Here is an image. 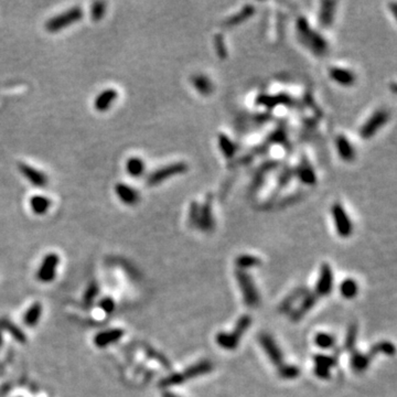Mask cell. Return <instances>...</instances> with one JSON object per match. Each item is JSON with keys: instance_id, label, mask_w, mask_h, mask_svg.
Returning a JSON list of instances; mask_svg holds the SVG:
<instances>
[{"instance_id": "obj_1", "label": "cell", "mask_w": 397, "mask_h": 397, "mask_svg": "<svg viewBox=\"0 0 397 397\" xmlns=\"http://www.w3.org/2000/svg\"><path fill=\"white\" fill-rule=\"evenodd\" d=\"M83 16H84V12L81 7H73L49 19L46 23V30L50 34H56L80 21Z\"/></svg>"}, {"instance_id": "obj_2", "label": "cell", "mask_w": 397, "mask_h": 397, "mask_svg": "<svg viewBox=\"0 0 397 397\" xmlns=\"http://www.w3.org/2000/svg\"><path fill=\"white\" fill-rule=\"evenodd\" d=\"M188 169L187 163H184L182 161L179 162H172L170 164L164 166V167L159 168L155 170L153 172L147 177V184L148 185H157L164 182L168 179L178 176V175H182Z\"/></svg>"}, {"instance_id": "obj_3", "label": "cell", "mask_w": 397, "mask_h": 397, "mask_svg": "<svg viewBox=\"0 0 397 397\" xmlns=\"http://www.w3.org/2000/svg\"><path fill=\"white\" fill-rule=\"evenodd\" d=\"M331 215L334 219L335 225L337 227V230L339 235L347 236L351 235L352 233V222L347 213V211L341 206L340 203H336L331 209Z\"/></svg>"}, {"instance_id": "obj_4", "label": "cell", "mask_w": 397, "mask_h": 397, "mask_svg": "<svg viewBox=\"0 0 397 397\" xmlns=\"http://www.w3.org/2000/svg\"><path fill=\"white\" fill-rule=\"evenodd\" d=\"M60 258L59 256L54 253L48 254L46 257L43 258L41 266L38 271V279L42 283H50L55 278V273L57 265H59Z\"/></svg>"}, {"instance_id": "obj_5", "label": "cell", "mask_w": 397, "mask_h": 397, "mask_svg": "<svg viewBox=\"0 0 397 397\" xmlns=\"http://www.w3.org/2000/svg\"><path fill=\"white\" fill-rule=\"evenodd\" d=\"M388 119V115L384 111H377L375 112L372 116H371L366 123H364L363 127H361L360 134L364 138H370L374 136L376 131L381 129V128L385 125V123Z\"/></svg>"}, {"instance_id": "obj_6", "label": "cell", "mask_w": 397, "mask_h": 397, "mask_svg": "<svg viewBox=\"0 0 397 397\" xmlns=\"http://www.w3.org/2000/svg\"><path fill=\"white\" fill-rule=\"evenodd\" d=\"M19 168V171L21 172V175L27 179V180L34 185V187H37V188H44L47 187L48 184V177L46 174H43L42 171L38 170L36 168L32 167V166L28 164V163H24V162H20L18 166Z\"/></svg>"}, {"instance_id": "obj_7", "label": "cell", "mask_w": 397, "mask_h": 397, "mask_svg": "<svg viewBox=\"0 0 397 397\" xmlns=\"http://www.w3.org/2000/svg\"><path fill=\"white\" fill-rule=\"evenodd\" d=\"M115 192H116V195L118 196L119 200L126 204V206H136L140 201L139 192L135 188L128 185L127 183L118 182L115 185Z\"/></svg>"}, {"instance_id": "obj_8", "label": "cell", "mask_w": 397, "mask_h": 397, "mask_svg": "<svg viewBox=\"0 0 397 397\" xmlns=\"http://www.w3.org/2000/svg\"><path fill=\"white\" fill-rule=\"evenodd\" d=\"M118 97V93L116 89L107 88L101 92L94 100V108L100 113L107 112L112 105L116 102Z\"/></svg>"}, {"instance_id": "obj_9", "label": "cell", "mask_w": 397, "mask_h": 397, "mask_svg": "<svg viewBox=\"0 0 397 397\" xmlns=\"http://www.w3.org/2000/svg\"><path fill=\"white\" fill-rule=\"evenodd\" d=\"M123 336H124V331L120 329H112V330L103 331L101 332V334L96 335V337L94 338V343L96 347L105 348L108 347L110 344L120 340Z\"/></svg>"}, {"instance_id": "obj_10", "label": "cell", "mask_w": 397, "mask_h": 397, "mask_svg": "<svg viewBox=\"0 0 397 397\" xmlns=\"http://www.w3.org/2000/svg\"><path fill=\"white\" fill-rule=\"evenodd\" d=\"M330 78L337 82L340 85H352L355 81L354 73L351 72L350 70L343 68H332L330 69Z\"/></svg>"}, {"instance_id": "obj_11", "label": "cell", "mask_w": 397, "mask_h": 397, "mask_svg": "<svg viewBox=\"0 0 397 397\" xmlns=\"http://www.w3.org/2000/svg\"><path fill=\"white\" fill-rule=\"evenodd\" d=\"M52 206V201L44 195H34L30 198V208L36 215L46 214Z\"/></svg>"}, {"instance_id": "obj_12", "label": "cell", "mask_w": 397, "mask_h": 397, "mask_svg": "<svg viewBox=\"0 0 397 397\" xmlns=\"http://www.w3.org/2000/svg\"><path fill=\"white\" fill-rule=\"evenodd\" d=\"M337 147L339 156L344 161H351L354 159V147L352 146L350 140L347 137H339L337 140Z\"/></svg>"}, {"instance_id": "obj_13", "label": "cell", "mask_w": 397, "mask_h": 397, "mask_svg": "<svg viewBox=\"0 0 397 397\" xmlns=\"http://www.w3.org/2000/svg\"><path fill=\"white\" fill-rule=\"evenodd\" d=\"M146 166L144 160L139 157H131L127 160L126 162V170L128 175H130L134 178H138L144 175Z\"/></svg>"}, {"instance_id": "obj_14", "label": "cell", "mask_w": 397, "mask_h": 397, "mask_svg": "<svg viewBox=\"0 0 397 397\" xmlns=\"http://www.w3.org/2000/svg\"><path fill=\"white\" fill-rule=\"evenodd\" d=\"M41 313H42V306H41V304H39V303L34 304L27 310V312L24 313L23 322L27 325H29V326L36 325L38 322H39Z\"/></svg>"}, {"instance_id": "obj_15", "label": "cell", "mask_w": 397, "mask_h": 397, "mask_svg": "<svg viewBox=\"0 0 397 397\" xmlns=\"http://www.w3.org/2000/svg\"><path fill=\"white\" fill-rule=\"evenodd\" d=\"M332 287V273L329 266H324L320 281L318 283V292L320 294H328Z\"/></svg>"}, {"instance_id": "obj_16", "label": "cell", "mask_w": 397, "mask_h": 397, "mask_svg": "<svg viewBox=\"0 0 397 397\" xmlns=\"http://www.w3.org/2000/svg\"><path fill=\"white\" fill-rule=\"evenodd\" d=\"M0 330H6V331L10 332V335L19 342L23 343V342H25V340H27V339H25L24 334H23V331L21 329H19L18 326H16L11 321H9V320L5 319V318L0 319Z\"/></svg>"}, {"instance_id": "obj_17", "label": "cell", "mask_w": 397, "mask_h": 397, "mask_svg": "<svg viewBox=\"0 0 397 397\" xmlns=\"http://www.w3.org/2000/svg\"><path fill=\"white\" fill-rule=\"evenodd\" d=\"M193 85H195L196 89L201 94H208L212 91V83L206 75H197L194 78Z\"/></svg>"}, {"instance_id": "obj_18", "label": "cell", "mask_w": 397, "mask_h": 397, "mask_svg": "<svg viewBox=\"0 0 397 397\" xmlns=\"http://www.w3.org/2000/svg\"><path fill=\"white\" fill-rule=\"evenodd\" d=\"M341 293L345 298H352L357 293V286L353 279L344 280L341 285Z\"/></svg>"}, {"instance_id": "obj_19", "label": "cell", "mask_w": 397, "mask_h": 397, "mask_svg": "<svg viewBox=\"0 0 397 397\" xmlns=\"http://www.w3.org/2000/svg\"><path fill=\"white\" fill-rule=\"evenodd\" d=\"M106 12V4L103 2H97L94 3L92 5V9H91V16L93 21H101L103 17L105 16Z\"/></svg>"}, {"instance_id": "obj_20", "label": "cell", "mask_w": 397, "mask_h": 397, "mask_svg": "<svg viewBox=\"0 0 397 397\" xmlns=\"http://www.w3.org/2000/svg\"><path fill=\"white\" fill-rule=\"evenodd\" d=\"M316 343H317V345H319L320 348L329 349L332 347V345H334V338H331L330 336L324 335V334L318 335L316 337Z\"/></svg>"}, {"instance_id": "obj_21", "label": "cell", "mask_w": 397, "mask_h": 397, "mask_svg": "<svg viewBox=\"0 0 397 397\" xmlns=\"http://www.w3.org/2000/svg\"><path fill=\"white\" fill-rule=\"evenodd\" d=\"M97 293H98V286L96 285L95 283H92L91 285L88 286L87 290L85 292V296H84L85 303L86 304H91L94 300V298L97 296Z\"/></svg>"}, {"instance_id": "obj_22", "label": "cell", "mask_w": 397, "mask_h": 397, "mask_svg": "<svg viewBox=\"0 0 397 397\" xmlns=\"http://www.w3.org/2000/svg\"><path fill=\"white\" fill-rule=\"evenodd\" d=\"M101 308L103 309L106 313H112L115 310V303L112 298H104L102 299L100 303Z\"/></svg>"}, {"instance_id": "obj_23", "label": "cell", "mask_w": 397, "mask_h": 397, "mask_svg": "<svg viewBox=\"0 0 397 397\" xmlns=\"http://www.w3.org/2000/svg\"><path fill=\"white\" fill-rule=\"evenodd\" d=\"M3 344V336H2V330H0V347H2Z\"/></svg>"}]
</instances>
